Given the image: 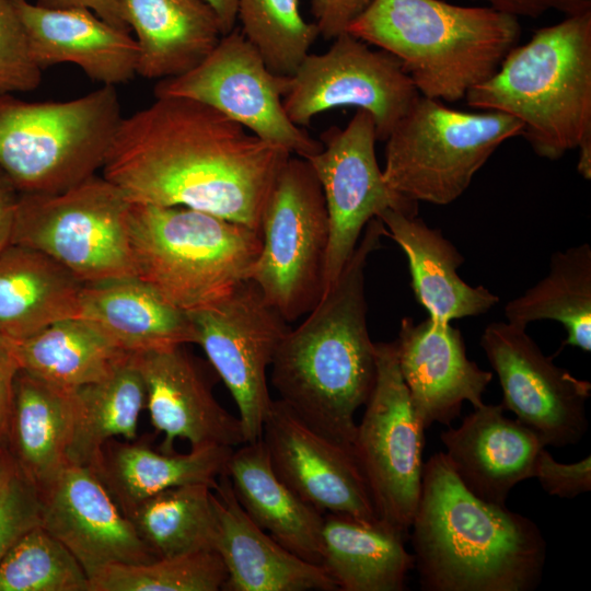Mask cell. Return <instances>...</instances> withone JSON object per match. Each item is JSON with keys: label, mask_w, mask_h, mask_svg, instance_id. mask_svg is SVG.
<instances>
[{"label": "cell", "mask_w": 591, "mask_h": 591, "mask_svg": "<svg viewBox=\"0 0 591 591\" xmlns=\"http://www.w3.org/2000/svg\"><path fill=\"white\" fill-rule=\"evenodd\" d=\"M154 99L121 118L102 176L131 202L186 207L260 233L268 195L291 153L205 103Z\"/></svg>", "instance_id": "1"}, {"label": "cell", "mask_w": 591, "mask_h": 591, "mask_svg": "<svg viewBox=\"0 0 591 591\" xmlns=\"http://www.w3.org/2000/svg\"><path fill=\"white\" fill-rule=\"evenodd\" d=\"M384 235L382 221L371 219L336 281L302 323L288 329L270 366L278 399L308 426L350 449L355 414L375 380L364 270Z\"/></svg>", "instance_id": "2"}, {"label": "cell", "mask_w": 591, "mask_h": 591, "mask_svg": "<svg viewBox=\"0 0 591 591\" xmlns=\"http://www.w3.org/2000/svg\"><path fill=\"white\" fill-rule=\"evenodd\" d=\"M415 568L426 591H531L546 542L529 518L467 490L444 452L424 463L410 525Z\"/></svg>", "instance_id": "3"}, {"label": "cell", "mask_w": 591, "mask_h": 591, "mask_svg": "<svg viewBox=\"0 0 591 591\" xmlns=\"http://www.w3.org/2000/svg\"><path fill=\"white\" fill-rule=\"evenodd\" d=\"M348 33L397 58L420 95L456 102L518 45V18L441 0H373Z\"/></svg>", "instance_id": "4"}, {"label": "cell", "mask_w": 591, "mask_h": 591, "mask_svg": "<svg viewBox=\"0 0 591 591\" xmlns=\"http://www.w3.org/2000/svg\"><path fill=\"white\" fill-rule=\"evenodd\" d=\"M465 99L518 119L521 136L548 160L591 139V10L537 30Z\"/></svg>", "instance_id": "5"}, {"label": "cell", "mask_w": 591, "mask_h": 591, "mask_svg": "<svg viewBox=\"0 0 591 591\" xmlns=\"http://www.w3.org/2000/svg\"><path fill=\"white\" fill-rule=\"evenodd\" d=\"M136 276L186 313L208 308L248 279L259 232L215 215L132 202Z\"/></svg>", "instance_id": "6"}, {"label": "cell", "mask_w": 591, "mask_h": 591, "mask_svg": "<svg viewBox=\"0 0 591 591\" xmlns=\"http://www.w3.org/2000/svg\"><path fill=\"white\" fill-rule=\"evenodd\" d=\"M121 118L116 86L62 102L0 94V169L20 193L66 190L102 170Z\"/></svg>", "instance_id": "7"}, {"label": "cell", "mask_w": 591, "mask_h": 591, "mask_svg": "<svg viewBox=\"0 0 591 591\" xmlns=\"http://www.w3.org/2000/svg\"><path fill=\"white\" fill-rule=\"evenodd\" d=\"M522 124L500 112L470 113L418 95L385 139V183L416 202L448 205Z\"/></svg>", "instance_id": "8"}, {"label": "cell", "mask_w": 591, "mask_h": 591, "mask_svg": "<svg viewBox=\"0 0 591 591\" xmlns=\"http://www.w3.org/2000/svg\"><path fill=\"white\" fill-rule=\"evenodd\" d=\"M131 205L97 174L55 194L20 193L11 243L46 254L83 285L137 277Z\"/></svg>", "instance_id": "9"}, {"label": "cell", "mask_w": 591, "mask_h": 591, "mask_svg": "<svg viewBox=\"0 0 591 591\" xmlns=\"http://www.w3.org/2000/svg\"><path fill=\"white\" fill-rule=\"evenodd\" d=\"M262 247L248 279L287 321L306 315L324 292L328 216L310 165L292 155L280 169L260 221Z\"/></svg>", "instance_id": "10"}, {"label": "cell", "mask_w": 591, "mask_h": 591, "mask_svg": "<svg viewBox=\"0 0 591 591\" xmlns=\"http://www.w3.org/2000/svg\"><path fill=\"white\" fill-rule=\"evenodd\" d=\"M375 380L352 453L380 521L408 537L422 480L425 430L402 378L396 341L374 343Z\"/></svg>", "instance_id": "11"}, {"label": "cell", "mask_w": 591, "mask_h": 591, "mask_svg": "<svg viewBox=\"0 0 591 591\" xmlns=\"http://www.w3.org/2000/svg\"><path fill=\"white\" fill-rule=\"evenodd\" d=\"M288 84L289 77L274 73L234 27L194 69L159 80L153 94L205 103L262 140L306 159L323 146L287 115L283 96Z\"/></svg>", "instance_id": "12"}, {"label": "cell", "mask_w": 591, "mask_h": 591, "mask_svg": "<svg viewBox=\"0 0 591 591\" xmlns=\"http://www.w3.org/2000/svg\"><path fill=\"white\" fill-rule=\"evenodd\" d=\"M187 314L196 344L236 404L245 442L262 439L273 399L267 369L289 329L288 322L250 279L215 304Z\"/></svg>", "instance_id": "13"}, {"label": "cell", "mask_w": 591, "mask_h": 591, "mask_svg": "<svg viewBox=\"0 0 591 591\" xmlns=\"http://www.w3.org/2000/svg\"><path fill=\"white\" fill-rule=\"evenodd\" d=\"M322 54H308L289 77L287 115L308 127L320 113L340 106L367 111L384 140L419 95L399 60L345 32Z\"/></svg>", "instance_id": "14"}, {"label": "cell", "mask_w": 591, "mask_h": 591, "mask_svg": "<svg viewBox=\"0 0 591 591\" xmlns=\"http://www.w3.org/2000/svg\"><path fill=\"white\" fill-rule=\"evenodd\" d=\"M376 140L372 116L357 109L345 128L326 129L321 151L305 159L321 184L328 216L324 292L340 275L371 219L386 209L418 215V202L385 183L375 155Z\"/></svg>", "instance_id": "15"}, {"label": "cell", "mask_w": 591, "mask_h": 591, "mask_svg": "<svg viewBox=\"0 0 591 591\" xmlns=\"http://www.w3.org/2000/svg\"><path fill=\"white\" fill-rule=\"evenodd\" d=\"M480 346L498 375L505 409L533 430L545 447L563 448L584 437L591 383L555 364L526 333V326L490 323Z\"/></svg>", "instance_id": "16"}, {"label": "cell", "mask_w": 591, "mask_h": 591, "mask_svg": "<svg viewBox=\"0 0 591 591\" xmlns=\"http://www.w3.org/2000/svg\"><path fill=\"white\" fill-rule=\"evenodd\" d=\"M262 441L275 474L302 500L323 513L378 519L352 450L301 420L271 399Z\"/></svg>", "instance_id": "17"}, {"label": "cell", "mask_w": 591, "mask_h": 591, "mask_svg": "<svg viewBox=\"0 0 591 591\" xmlns=\"http://www.w3.org/2000/svg\"><path fill=\"white\" fill-rule=\"evenodd\" d=\"M40 499V525L66 546L88 578L108 565L158 558L90 467L68 463Z\"/></svg>", "instance_id": "18"}, {"label": "cell", "mask_w": 591, "mask_h": 591, "mask_svg": "<svg viewBox=\"0 0 591 591\" xmlns=\"http://www.w3.org/2000/svg\"><path fill=\"white\" fill-rule=\"evenodd\" d=\"M132 356L143 380L151 424L164 437L161 451L174 452L176 439L186 440L190 448L245 443L240 418L219 404L209 369L184 345Z\"/></svg>", "instance_id": "19"}, {"label": "cell", "mask_w": 591, "mask_h": 591, "mask_svg": "<svg viewBox=\"0 0 591 591\" xmlns=\"http://www.w3.org/2000/svg\"><path fill=\"white\" fill-rule=\"evenodd\" d=\"M395 341L402 378L425 428L450 425L464 402L474 408L484 404L493 373L468 359L461 332L450 323L404 317Z\"/></svg>", "instance_id": "20"}, {"label": "cell", "mask_w": 591, "mask_h": 591, "mask_svg": "<svg viewBox=\"0 0 591 591\" xmlns=\"http://www.w3.org/2000/svg\"><path fill=\"white\" fill-rule=\"evenodd\" d=\"M500 404L474 408L456 428L440 434L445 456L464 487L479 499L506 506L512 488L534 476L541 438Z\"/></svg>", "instance_id": "21"}, {"label": "cell", "mask_w": 591, "mask_h": 591, "mask_svg": "<svg viewBox=\"0 0 591 591\" xmlns=\"http://www.w3.org/2000/svg\"><path fill=\"white\" fill-rule=\"evenodd\" d=\"M213 549L225 569V591H335L322 565L294 555L255 524L224 474L212 491Z\"/></svg>", "instance_id": "22"}, {"label": "cell", "mask_w": 591, "mask_h": 591, "mask_svg": "<svg viewBox=\"0 0 591 591\" xmlns=\"http://www.w3.org/2000/svg\"><path fill=\"white\" fill-rule=\"evenodd\" d=\"M24 26L31 55L42 69L69 62L102 85L116 86L137 76L138 46L129 32L84 8L49 9L11 0Z\"/></svg>", "instance_id": "23"}, {"label": "cell", "mask_w": 591, "mask_h": 591, "mask_svg": "<svg viewBox=\"0 0 591 591\" xmlns=\"http://www.w3.org/2000/svg\"><path fill=\"white\" fill-rule=\"evenodd\" d=\"M77 317L129 355L196 344L189 315L137 277L84 285Z\"/></svg>", "instance_id": "24"}, {"label": "cell", "mask_w": 591, "mask_h": 591, "mask_svg": "<svg viewBox=\"0 0 591 591\" xmlns=\"http://www.w3.org/2000/svg\"><path fill=\"white\" fill-rule=\"evenodd\" d=\"M408 259L416 300L433 322L485 314L499 298L483 286L473 287L457 274L464 257L441 231L418 216L386 209L378 217Z\"/></svg>", "instance_id": "25"}, {"label": "cell", "mask_w": 591, "mask_h": 591, "mask_svg": "<svg viewBox=\"0 0 591 591\" xmlns=\"http://www.w3.org/2000/svg\"><path fill=\"white\" fill-rule=\"evenodd\" d=\"M225 475L255 524L294 555L321 565L325 513L302 500L275 474L262 439L234 448Z\"/></svg>", "instance_id": "26"}, {"label": "cell", "mask_w": 591, "mask_h": 591, "mask_svg": "<svg viewBox=\"0 0 591 591\" xmlns=\"http://www.w3.org/2000/svg\"><path fill=\"white\" fill-rule=\"evenodd\" d=\"M234 448L204 445L187 453L155 451L148 443L112 439L90 468L126 515L144 499L172 487L202 484L215 489Z\"/></svg>", "instance_id": "27"}, {"label": "cell", "mask_w": 591, "mask_h": 591, "mask_svg": "<svg viewBox=\"0 0 591 591\" xmlns=\"http://www.w3.org/2000/svg\"><path fill=\"white\" fill-rule=\"evenodd\" d=\"M138 46L137 76L162 80L198 66L223 31L206 0H125Z\"/></svg>", "instance_id": "28"}, {"label": "cell", "mask_w": 591, "mask_h": 591, "mask_svg": "<svg viewBox=\"0 0 591 591\" xmlns=\"http://www.w3.org/2000/svg\"><path fill=\"white\" fill-rule=\"evenodd\" d=\"M74 391L22 370L16 375L5 449L39 496L68 464Z\"/></svg>", "instance_id": "29"}, {"label": "cell", "mask_w": 591, "mask_h": 591, "mask_svg": "<svg viewBox=\"0 0 591 591\" xmlns=\"http://www.w3.org/2000/svg\"><path fill=\"white\" fill-rule=\"evenodd\" d=\"M83 286L46 254L10 243L0 251V335L21 340L77 317Z\"/></svg>", "instance_id": "30"}, {"label": "cell", "mask_w": 591, "mask_h": 591, "mask_svg": "<svg viewBox=\"0 0 591 591\" xmlns=\"http://www.w3.org/2000/svg\"><path fill=\"white\" fill-rule=\"evenodd\" d=\"M405 540L379 519L325 513L321 565L340 591H402L415 568Z\"/></svg>", "instance_id": "31"}, {"label": "cell", "mask_w": 591, "mask_h": 591, "mask_svg": "<svg viewBox=\"0 0 591 591\" xmlns=\"http://www.w3.org/2000/svg\"><path fill=\"white\" fill-rule=\"evenodd\" d=\"M144 408L142 376L126 354L105 378L74 391L68 463L90 467L107 441L135 440Z\"/></svg>", "instance_id": "32"}, {"label": "cell", "mask_w": 591, "mask_h": 591, "mask_svg": "<svg viewBox=\"0 0 591 591\" xmlns=\"http://www.w3.org/2000/svg\"><path fill=\"white\" fill-rule=\"evenodd\" d=\"M13 346L22 371L71 391L102 380L126 355L80 317L57 321Z\"/></svg>", "instance_id": "33"}, {"label": "cell", "mask_w": 591, "mask_h": 591, "mask_svg": "<svg viewBox=\"0 0 591 591\" xmlns=\"http://www.w3.org/2000/svg\"><path fill=\"white\" fill-rule=\"evenodd\" d=\"M508 322L528 326L540 320L564 325L568 345L591 351V247L582 243L554 253L548 274L505 305Z\"/></svg>", "instance_id": "34"}, {"label": "cell", "mask_w": 591, "mask_h": 591, "mask_svg": "<svg viewBox=\"0 0 591 591\" xmlns=\"http://www.w3.org/2000/svg\"><path fill=\"white\" fill-rule=\"evenodd\" d=\"M212 491L202 484L172 487L144 499L126 517L158 558L213 549Z\"/></svg>", "instance_id": "35"}, {"label": "cell", "mask_w": 591, "mask_h": 591, "mask_svg": "<svg viewBox=\"0 0 591 591\" xmlns=\"http://www.w3.org/2000/svg\"><path fill=\"white\" fill-rule=\"evenodd\" d=\"M227 569L215 549L155 558L140 564H113L89 578V591H218Z\"/></svg>", "instance_id": "36"}, {"label": "cell", "mask_w": 591, "mask_h": 591, "mask_svg": "<svg viewBox=\"0 0 591 591\" xmlns=\"http://www.w3.org/2000/svg\"><path fill=\"white\" fill-rule=\"evenodd\" d=\"M241 32L276 74L290 77L318 34L303 19L299 0H236Z\"/></svg>", "instance_id": "37"}, {"label": "cell", "mask_w": 591, "mask_h": 591, "mask_svg": "<svg viewBox=\"0 0 591 591\" xmlns=\"http://www.w3.org/2000/svg\"><path fill=\"white\" fill-rule=\"evenodd\" d=\"M0 591H89V578L66 546L37 525L0 561Z\"/></svg>", "instance_id": "38"}, {"label": "cell", "mask_w": 591, "mask_h": 591, "mask_svg": "<svg viewBox=\"0 0 591 591\" xmlns=\"http://www.w3.org/2000/svg\"><path fill=\"white\" fill-rule=\"evenodd\" d=\"M24 26L11 0H0V94L31 92L42 82Z\"/></svg>", "instance_id": "39"}, {"label": "cell", "mask_w": 591, "mask_h": 591, "mask_svg": "<svg viewBox=\"0 0 591 591\" xmlns=\"http://www.w3.org/2000/svg\"><path fill=\"white\" fill-rule=\"evenodd\" d=\"M40 522V496L11 459L0 485V561L23 535Z\"/></svg>", "instance_id": "40"}, {"label": "cell", "mask_w": 591, "mask_h": 591, "mask_svg": "<svg viewBox=\"0 0 591 591\" xmlns=\"http://www.w3.org/2000/svg\"><path fill=\"white\" fill-rule=\"evenodd\" d=\"M533 477L548 495L573 499L591 490V456L575 463H560L545 447L537 455Z\"/></svg>", "instance_id": "41"}, {"label": "cell", "mask_w": 591, "mask_h": 591, "mask_svg": "<svg viewBox=\"0 0 591 591\" xmlns=\"http://www.w3.org/2000/svg\"><path fill=\"white\" fill-rule=\"evenodd\" d=\"M373 0H310L311 12L318 34L334 39L347 32L349 25Z\"/></svg>", "instance_id": "42"}, {"label": "cell", "mask_w": 591, "mask_h": 591, "mask_svg": "<svg viewBox=\"0 0 591 591\" xmlns=\"http://www.w3.org/2000/svg\"><path fill=\"white\" fill-rule=\"evenodd\" d=\"M20 363L13 340L0 335V445L5 447Z\"/></svg>", "instance_id": "43"}, {"label": "cell", "mask_w": 591, "mask_h": 591, "mask_svg": "<svg viewBox=\"0 0 591 591\" xmlns=\"http://www.w3.org/2000/svg\"><path fill=\"white\" fill-rule=\"evenodd\" d=\"M489 7L514 15L538 18L548 11H558L566 16L591 10V0H480Z\"/></svg>", "instance_id": "44"}, {"label": "cell", "mask_w": 591, "mask_h": 591, "mask_svg": "<svg viewBox=\"0 0 591 591\" xmlns=\"http://www.w3.org/2000/svg\"><path fill=\"white\" fill-rule=\"evenodd\" d=\"M35 3L49 9H89L114 27L130 33L125 0H36Z\"/></svg>", "instance_id": "45"}, {"label": "cell", "mask_w": 591, "mask_h": 591, "mask_svg": "<svg viewBox=\"0 0 591 591\" xmlns=\"http://www.w3.org/2000/svg\"><path fill=\"white\" fill-rule=\"evenodd\" d=\"M20 192L0 169V251L11 243Z\"/></svg>", "instance_id": "46"}, {"label": "cell", "mask_w": 591, "mask_h": 591, "mask_svg": "<svg viewBox=\"0 0 591 591\" xmlns=\"http://www.w3.org/2000/svg\"><path fill=\"white\" fill-rule=\"evenodd\" d=\"M215 10L223 35L231 32L235 27L237 20V1L236 0H206Z\"/></svg>", "instance_id": "47"}, {"label": "cell", "mask_w": 591, "mask_h": 591, "mask_svg": "<svg viewBox=\"0 0 591 591\" xmlns=\"http://www.w3.org/2000/svg\"><path fill=\"white\" fill-rule=\"evenodd\" d=\"M577 170L584 179H591V139L583 141L578 148Z\"/></svg>", "instance_id": "48"}, {"label": "cell", "mask_w": 591, "mask_h": 591, "mask_svg": "<svg viewBox=\"0 0 591 591\" xmlns=\"http://www.w3.org/2000/svg\"><path fill=\"white\" fill-rule=\"evenodd\" d=\"M11 457L5 449V447L0 445V485L3 478V475L10 464Z\"/></svg>", "instance_id": "49"}]
</instances>
